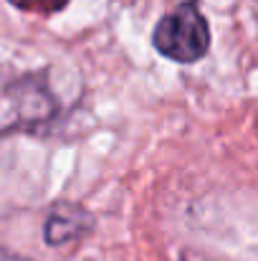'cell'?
<instances>
[{
  "mask_svg": "<svg viewBox=\"0 0 258 261\" xmlns=\"http://www.w3.org/2000/svg\"><path fill=\"white\" fill-rule=\"evenodd\" d=\"M152 46L175 64H195L210 48V28L200 8L190 3H180L170 10L152 33Z\"/></svg>",
  "mask_w": 258,
  "mask_h": 261,
  "instance_id": "obj_1",
  "label": "cell"
},
{
  "mask_svg": "<svg viewBox=\"0 0 258 261\" xmlns=\"http://www.w3.org/2000/svg\"><path fill=\"white\" fill-rule=\"evenodd\" d=\"M59 101L38 76H23L0 87V135L31 129L51 122Z\"/></svg>",
  "mask_w": 258,
  "mask_h": 261,
  "instance_id": "obj_2",
  "label": "cell"
},
{
  "mask_svg": "<svg viewBox=\"0 0 258 261\" xmlns=\"http://www.w3.org/2000/svg\"><path fill=\"white\" fill-rule=\"evenodd\" d=\"M94 226V218L91 213L84 211L81 205H74V203H56L46 218V228H43V236H46V244L51 246H64L69 241H76L81 239L84 233L91 231Z\"/></svg>",
  "mask_w": 258,
  "mask_h": 261,
  "instance_id": "obj_3",
  "label": "cell"
},
{
  "mask_svg": "<svg viewBox=\"0 0 258 261\" xmlns=\"http://www.w3.org/2000/svg\"><path fill=\"white\" fill-rule=\"evenodd\" d=\"M15 8H23V10H41V13H51V10H59L66 5V0H10Z\"/></svg>",
  "mask_w": 258,
  "mask_h": 261,
  "instance_id": "obj_4",
  "label": "cell"
},
{
  "mask_svg": "<svg viewBox=\"0 0 258 261\" xmlns=\"http://www.w3.org/2000/svg\"><path fill=\"white\" fill-rule=\"evenodd\" d=\"M0 261H31V259H23V256H18V254H10V251H3V249H0Z\"/></svg>",
  "mask_w": 258,
  "mask_h": 261,
  "instance_id": "obj_5",
  "label": "cell"
}]
</instances>
